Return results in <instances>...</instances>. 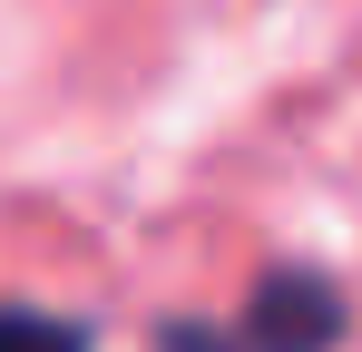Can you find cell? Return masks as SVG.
<instances>
[{
	"instance_id": "1",
	"label": "cell",
	"mask_w": 362,
	"mask_h": 352,
	"mask_svg": "<svg viewBox=\"0 0 362 352\" xmlns=\"http://www.w3.org/2000/svg\"><path fill=\"white\" fill-rule=\"evenodd\" d=\"M333 343H343V284L303 264H274L235 323V352H333Z\"/></svg>"
},
{
	"instance_id": "2",
	"label": "cell",
	"mask_w": 362,
	"mask_h": 352,
	"mask_svg": "<svg viewBox=\"0 0 362 352\" xmlns=\"http://www.w3.org/2000/svg\"><path fill=\"white\" fill-rule=\"evenodd\" d=\"M0 352H88V333L59 323V313H20V303H0Z\"/></svg>"
},
{
	"instance_id": "3",
	"label": "cell",
	"mask_w": 362,
	"mask_h": 352,
	"mask_svg": "<svg viewBox=\"0 0 362 352\" xmlns=\"http://www.w3.org/2000/svg\"><path fill=\"white\" fill-rule=\"evenodd\" d=\"M157 352H235V333H206V323H167Z\"/></svg>"
}]
</instances>
